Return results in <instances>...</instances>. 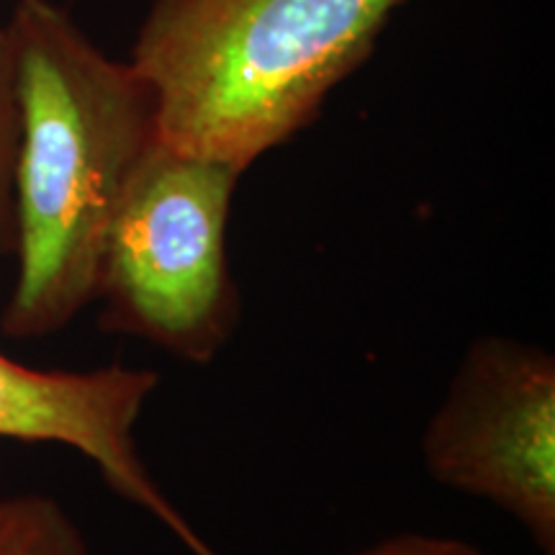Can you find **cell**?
Segmentation results:
<instances>
[{
  "mask_svg": "<svg viewBox=\"0 0 555 555\" xmlns=\"http://www.w3.org/2000/svg\"><path fill=\"white\" fill-rule=\"evenodd\" d=\"M16 281L0 332L16 343L60 335L99 296L111 229L159 144L157 99L54 0H16Z\"/></svg>",
  "mask_w": 555,
  "mask_h": 555,
  "instance_id": "6da1fadb",
  "label": "cell"
},
{
  "mask_svg": "<svg viewBox=\"0 0 555 555\" xmlns=\"http://www.w3.org/2000/svg\"><path fill=\"white\" fill-rule=\"evenodd\" d=\"M409 0H152L131 67L159 142L245 172L311 127Z\"/></svg>",
  "mask_w": 555,
  "mask_h": 555,
  "instance_id": "7a4b0ae2",
  "label": "cell"
},
{
  "mask_svg": "<svg viewBox=\"0 0 555 555\" xmlns=\"http://www.w3.org/2000/svg\"><path fill=\"white\" fill-rule=\"evenodd\" d=\"M240 170L157 144L124 198L103 255L99 324L206 365L242 317L227 260Z\"/></svg>",
  "mask_w": 555,
  "mask_h": 555,
  "instance_id": "3957f363",
  "label": "cell"
},
{
  "mask_svg": "<svg viewBox=\"0 0 555 555\" xmlns=\"http://www.w3.org/2000/svg\"><path fill=\"white\" fill-rule=\"evenodd\" d=\"M437 483L496 504L555 555V358L504 335L476 337L422 433Z\"/></svg>",
  "mask_w": 555,
  "mask_h": 555,
  "instance_id": "277c9868",
  "label": "cell"
},
{
  "mask_svg": "<svg viewBox=\"0 0 555 555\" xmlns=\"http://www.w3.org/2000/svg\"><path fill=\"white\" fill-rule=\"evenodd\" d=\"M157 386L152 367L41 371L0 352V440L78 450L114 494L157 519L191 555H221L144 466L137 422Z\"/></svg>",
  "mask_w": 555,
  "mask_h": 555,
  "instance_id": "5b68a950",
  "label": "cell"
},
{
  "mask_svg": "<svg viewBox=\"0 0 555 555\" xmlns=\"http://www.w3.org/2000/svg\"><path fill=\"white\" fill-rule=\"evenodd\" d=\"M0 555H93L75 517L50 494L0 496Z\"/></svg>",
  "mask_w": 555,
  "mask_h": 555,
  "instance_id": "8992f818",
  "label": "cell"
},
{
  "mask_svg": "<svg viewBox=\"0 0 555 555\" xmlns=\"http://www.w3.org/2000/svg\"><path fill=\"white\" fill-rule=\"evenodd\" d=\"M18 131L16 52H13L9 24H0V260L11 258L16 247L13 176H16Z\"/></svg>",
  "mask_w": 555,
  "mask_h": 555,
  "instance_id": "52a82bcc",
  "label": "cell"
},
{
  "mask_svg": "<svg viewBox=\"0 0 555 555\" xmlns=\"http://www.w3.org/2000/svg\"><path fill=\"white\" fill-rule=\"evenodd\" d=\"M356 555H483V553L478 551L476 545L466 543V540L414 535V532H404V535L378 540V543L363 547V551Z\"/></svg>",
  "mask_w": 555,
  "mask_h": 555,
  "instance_id": "ba28073f",
  "label": "cell"
}]
</instances>
